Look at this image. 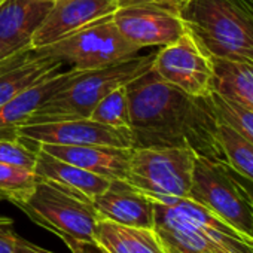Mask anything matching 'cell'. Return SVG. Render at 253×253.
I'll list each match as a JSON object with an SVG mask.
<instances>
[{"label": "cell", "mask_w": 253, "mask_h": 253, "mask_svg": "<svg viewBox=\"0 0 253 253\" xmlns=\"http://www.w3.org/2000/svg\"><path fill=\"white\" fill-rule=\"evenodd\" d=\"M38 151L26 146L20 139H0V163L35 170Z\"/></svg>", "instance_id": "cell-25"}, {"label": "cell", "mask_w": 253, "mask_h": 253, "mask_svg": "<svg viewBox=\"0 0 253 253\" xmlns=\"http://www.w3.org/2000/svg\"><path fill=\"white\" fill-rule=\"evenodd\" d=\"M94 240L109 253H167L154 228L121 225L100 219Z\"/></svg>", "instance_id": "cell-19"}, {"label": "cell", "mask_w": 253, "mask_h": 253, "mask_svg": "<svg viewBox=\"0 0 253 253\" xmlns=\"http://www.w3.org/2000/svg\"><path fill=\"white\" fill-rule=\"evenodd\" d=\"M3 58H5V57H2V54H0V60H3Z\"/></svg>", "instance_id": "cell-31"}, {"label": "cell", "mask_w": 253, "mask_h": 253, "mask_svg": "<svg viewBox=\"0 0 253 253\" xmlns=\"http://www.w3.org/2000/svg\"><path fill=\"white\" fill-rule=\"evenodd\" d=\"M54 0H3L0 2V54L9 57L32 48Z\"/></svg>", "instance_id": "cell-13"}, {"label": "cell", "mask_w": 253, "mask_h": 253, "mask_svg": "<svg viewBox=\"0 0 253 253\" xmlns=\"http://www.w3.org/2000/svg\"><path fill=\"white\" fill-rule=\"evenodd\" d=\"M112 21L126 41L140 49L170 45L186 32L179 12L152 0H119Z\"/></svg>", "instance_id": "cell-10"}, {"label": "cell", "mask_w": 253, "mask_h": 253, "mask_svg": "<svg viewBox=\"0 0 253 253\" xmlns=\"http://www.w3.org/2000/svg\"><path fill=\"white\" fill-rule=\"evenodd\" d=\"M100 219L121 225L154 228V201L124 179L110 180L109 186L92 200Z\"/></svg>", "instance_id": "cell-14"}, {"label": "cell", "mask_w": 253, "mask_h": 253, "mask_svg": "<svg viewBox=\"0 0 253 253\" xmlns=\"http://www.w3.org/2000/svg\"><path fill=\"white\" fill-rule=\"evenodd\" d=\"M214 118L253 145V110L211 91L206 97Z\"/></svg>", "instance_id": "cell-22"}, {"label": "cell", "mask_w": 253, "mask_h": 253, "mask_svg": "<svg viewBox=\"0 0 253 253\" xmlns=\"http://www.w3.org/2000/svg\"><path fill=\"white\" fill-rule=\"evenodd\" d=\"M17 134L26 146L35 151H38L41 143L133 148V133L130 128L109 126L89 118L21 125L17 128Z\"/></svg>", "instance_id": "cell-11"}, {"label": "cell", "mask_w": 253, "mask_h": 253, "mask_svg": "<svg viewBox=\"0 0 253 253\" xmlns=\"http://www.w3.org/2000/svg\"><path fill=\"white\" fill-rule=\"evenodd\" d=\"M197 154L186 146L133 148L126 182L157 203L186 198Z\"/></svg>", "instance_id": "cell-5"}, {"label": "cell", "mask_w": 253, "mask_h": 253, "mask_svg": "<svg viewBox=\"0 0 253 253\" xmlns=\"http://www.w3.org/2000/svg\"><path fill=\"white\" fill-rule=\"evenodd\" d=\"M240 177V180H241V183H243V186H244V189L247 191V194L250 195V198L253 200V183L252 182H249V180H246V179H243L241 176H238Z\"/></svg>", "instance_id": "cell-30"}, {"label": "cell", "mask_w": 253, "mask_h": 253, "mask_svg": "<svg viewBox=\"0 0 253 253\" xmlns=\"http://www.w3.org/2000/svg\"><path fill=\"white\" fill-rule=\"evenodd\" d=\"M39 149L46 154L63 160L69 164H73L79 169L106 177L113 179H126L130 167V157L133 148H116L104 145H51L41 143Z\"/></svg>", "instance_id": "cell-16"}, {"label": "cell", "mask_w": 253, "mask_h": 253, "mask_svg": "<svg viewBox=\"0 0 253 253\" xmlns=\"http://www.w3.org/2000/svg\"><path fill=\"white\" fill-rule=\"evenodd\" d=\"M66 63L39 49H23L0 60V106L35 82L64 70Z\"/></svg>", "instance_id": "cell-17"}, {"label": "cell", "mask_w": 253, "mask_h": 253, "mask_svg": "<svg viewBox=\"0 0 253 253\" xmlns=\"http://www.w3.org/2000/svg\"><path fill=\"white\" fill-rule=\"evenodd\" d=\"M17 234L14 231V220L0 214V253H14Z\"/></svg>", "instance_id": "cell-26"}, {"label": "cell", "mask_w": 253, "mask_h": 253, "mask_svg": "<svg viewBox=\"0 0 253 253\" xmlns=\"http://www.w3.org/2000/svg\"><path fill=\"white\" fill-rule=\"evenodd\" d=\"M39 51L85 72L133 58L139 55L140 48L122 36L109 15Z\"/></svg>", "instance_id": "cell-8"}, {"label": "cell", "mask_w": 253, "mask_h": 253, "mask_svg": "<svg viewBox=\"0 0 253 253\" xmlns=\"http://www.w3.org/2000/svg\"><path fill=\"white\" fill-rule=\"evenodd\" d=\"M188 198L253 238V203L238 174L223 163L197 155Z\"/></svg>", "instance_id": "cell-7"}, {"label": "cell", "mask_w": 253, "mask_h": 253, "mask_svg": "<svg viewBox=\"0 0 253 253\" xmlns=\"http://www.w3.org/2000/svg\"><path fill=\"white\" fill-rule=\"evenodd\" d=\"M154 58L155 52H151L146 55H136L107 67L78 72L76 76L39 107L24 125L89 118L103 97L146 72L152 66Z\"/></svg>", "instance_id": "cell-4"}, {"label": "cell", "mask_w": 253, "mask_h": 253, "mask_svg": "<svg viewBox=\"0 0 253 253\" xmlns=\"http://www.w3.org/2000/svg\"><path fill=\"white\" fill-rule=\"evenodd\" d=\"M119 0H54L45 21L36 32L32 48H45L84 27L112 15Z\"/></svg>", "instance_id": "cell-12"}, {"label": "cell", "mask_w": 253, "mask_h": 253, "mask_svg": "<svg viewBox=\"0 0 253 253\" xmlns=\"http://www.w3.org/2000/svg\"><path fill=\"white\" fill-rule=\"evenodd\" d=\"M133 148L186 146L197 155L220 161L216 118L206 100L167 84L152 66L125 85Z\"/></svg>", "instance_id": "cell-1"}, {"label": "cell", "mask_w": 253, "mask_h": 253, "mask_svg": "<svg viewBox=\"0 0 253 253\" xmlns=\"http://www.w3.org/2000/svg\"><path fill=\"white\" fill-rule=\"evenodd\" d=\"M154 229L167 253H253V238L191 198L154 201Z\"/></svg>", "instance_id": "cell-2"}, {"label": "cell", "mask_w": 253, "mask_h": 253, "mask_svg": "<svg viewBox=\"0 0 253 253\" xmlns=\"http://www.w3.org/2000/svg\"><path fill=\"white\" fill-rule=\"evenodd\" d=\"M211 91L253 110V66L213 58Z\"/></svg>", "instance_id": "cell-20"}, {"label": "cell", "mask_w": 253, "mask_h": 253, "mask_svg": "<svg viewBox=\"0 0 253 253\" xmlns=\"http://www.w3.org/2000/svg\"><path fill=\"white\" fill-rule=\"evenodd\" d=\"M89 119L116 128H130V109L125 85L112 89L103 97L91 112Z\"/></svg>", "instance_id": "cell-24"}, {"label": "cell", "mask_w": 253, "mask_h": 253, "mask_svg": "<svg viewBox=\"0 0 253 253\" xmlns=\"http://www.w3.org/2000/svg\"><path fill=\"white\" fill-rule=\"evenodd\" d=\"M35 173L41 179L51 180L64 186L66 189L92 201L110 183L109 179L79 169L63 160H58L38 148Z\"/></svg>", "instance_id": "cell-18"}, {"label": "cell", "mask_w": 253, "mask_h": 253, "mask_svg": "<svg viewBox=\"0 0 253 253\" xmlns=\"http://www.w3.org/2000/svg\"><path fill=\"white\" fill-rule=\"evenodd\" d=\"M14 253H54V252H49L46 249L35 246L33 243H30V241H27V240H24L21 237H17Z\"/></svg>", "instance_id": "cell-28"}, {"label": "cell", "mask_w": 253, "mask_h": 253, "mask_svg": "<svg viewBox=\"0 0 253 253\" xmlns=\"http://www.w3.org/2000/svg\"><path fill=\"white\" fill-rule=\"evenodd\" d=\"M17 207L35 223L61 240H94L100 220L92 201L41 177H38L33 192Z\"/></svg>", "instance_id": "cell-6"}, {"label": "cell", "mask_w": 253, "mask_h": 253, "mask_svg": "<svg viewBox=\"0 0 253 253\" xmlns=\"http://www.w3.org/2000/svg\"><path fill=\"white\" fill-rule=\"evenodd\" d=\"M38 176L35 170L0 163V200L18 206L35 189Z\"/></svg>", "instance_id": "cell-23"}, {"label": "cell", "mask_w": 253, "mask_h": 253, "mask_svg": "<svg viewBox=\"0 0 253 253\" xmlns=\"http://www.w3.org/2000/svg\"><path fill=\"white\" fill-rule=\"evenodd\" d=\"M179 15L211 58L253 66V0H189Z\"/></svg>", "instance_id": "cell-3"}, {"label": "cell", "mask_w": 253, "mask_h": 253, "mask_svg": "<svg viewBox=\"0 0 253 253\" xmlns=\"http://www.w3.org/2000/svg\"><path fill=\"white\" fill-rule=\"evenodd\" d=\"M152 2H155V3H158L161 6L170 8V9H173L176 12H179L189 2V0H152Z\"/></svg>", "instance_id": "cell-29"}, {"label": "cell", "mask_w": 253, "mask_h": 253, "mask_svg": "<svg viewBox=\"0 0 253 253\" xmlns=\"http://www.w3.org/2000/svg\"><path fill=\"white\" fill-rule=\"evenodd\" d=\"M63 243L69 247L72 253H109L95 240H73L63 238Z\"/></svg>", "instance_id": "cell-27"}, {"label": "cell", "mask_w": 253, "mask_h": 253, "mask_svg": "<svg viewBox=\"0 0 253 253\" xmlns=\"http://www.w3.org/2000/svg\"><path fill=\"white\" fill-rule=\"evenodd\" d=\"M0 2H3V0H0Z\"/></svg>", "instance_id": "cell-32"}, {"label": "cell", "mask_w": 253, "mask_h": 253, "mask_svg": "<svg viewBox=\"0 0 253 253\" xmlns=\"http://www.w3.org/2000/svg\"><path fill=\"white\" fill-rule=\"evenodd\" d=\"M78 72L81 70L70 67L58 73H52L0 106V139H18V126L24 125L39 107L63 89Z\"/></svg>", "instance_id": "cell-15"}, {"label": "cell", "mask_w": 253, "mask_h": 253, "mask_svg": "<svg viewBox=\"0 0 253 253\" xmlns=\"http://www.w3.org/2000/svg\"><path fill=\"white\" fill-rule=\"evenodd\" d=\"M152 69L167 84L191 97L203 98L211 92L213 58L188 30L155 52Z\"/></svg>", "instance_id": "cell-9"}, {"label": "cell", "mask_w": 253, "mask_h": 253, "mask_svg": "<svg viewBox=\"0 0 253 253\" xmlns=\"http://www.w3.org/2000/svg\"><path fill=\"white\" fill-rule=\"evenodd\" d=\"M214 136L220 163L235 174L253 183V145L217 119Z\"/></svg>", "instance_id": "cell-21"}]
</instances>
